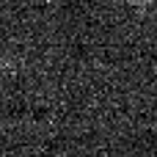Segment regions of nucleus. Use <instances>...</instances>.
Wrapping results in <instances>:
<instances>
[{
	"mask_svg": "<svg viewBox=\"0 0 157 157\" xmlns=\"http://www.w3.org/2000/svg\"><path fill=\"white\" fill-rule=\"evenodd\" d=\"M135 3H141V6H146V3H149V0H135Z\"/></svg>",
	"mask_w": 157,
	"mask_h": 157,
	"instance_id": "obj_1",
	"label": "nucleus"
}]
</instances>
